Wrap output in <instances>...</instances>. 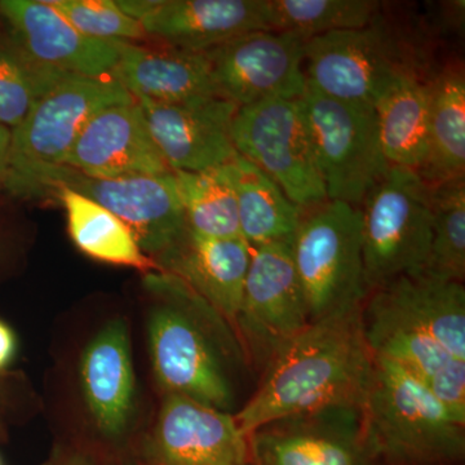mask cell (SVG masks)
Segmentation results:
<instances>
[{
  "mask_svg": "<svg viewBox=\"0 0 465 465\" xmlns=\"http://www.w3.org/2000/svg\"><path fill=\"white\" fill-rule=\"evenodd\" d=\"M362 308L309 323L269 363L258 391L234 412L247 439L262 425L289 416L326 407L362 409L375 365Z\"/></svg>",
  "mask_w": 465,
  "mask_h": 465,
  "instance_id": "1",
  "label": "cell"
},
{
  "mask_svg": "<svg viewBox=\"0 0 465 465\" xmlns=\"http://www.w3.org/2000/svg\"><path fill=\"white\" fill-rule=\"evenodd\" d=\"M143 287L154 298L148 344L161 390L232 412L235 397L226 358L242 349L235 347L240 341L232 327L173 274L149 272Z\"/></svg>",
  "mask_w": 465,
  "mask_h": 465,
  "instance_id": "2",
  "label": "cell"
},
{
  "mask_svg": "<svg viewBox=\"0 0 465 465\" xmlns=\"http://www.w3.org/2000/svg\"><path fill=\"white\" fill-rule=\"evenodd\" d=\"M363 434L382 465H452L465 454V419L391 361L374 358Z\"/></svg>",
  "mask_w": 465,
  "mask_h": 465,
  "instance_id": "3",
  "label": "cell"
},
{
  "mask_svg": "<svg viewBox=\"0 0 465 465\" xmlns=\"http://www.w3.org/2000/svg\"><path fill=\"white\" fill-rule=\"evenodd\" d=\"M307 84L335 99L374 106L406 78H430L418 38L384 15L365 27L314 36L305 42Z\"/></svg>",
  "mask_w": 465,
  "mask_h": 465,
  "instance_id": "4",
  "label": "cell"
},
{
  "mask_svg": "<svg viewBox=\"0 0 465 465\" xmlns=\"http://www.w3.org/2000/svg\"><path fill=\"white\" fill-rule=\"evenodd\" d=\"M291 249L311 323L363 307L369 291L360 207L327 201L302 213Z\"/></svg>",
  "mask_w": 465,
  "mask_h": 465,
  "instance_id": "5",
  "label": "cell"
},
{
  "mask_svg": "<svg viewBox=\"0 0 465 465\" xmlns=\"http://www.w3.org/2000/svg\"><path fill=\"white\" fill-rule=\"evenodd\" d=\"M134 101L115 76H66L36 101L24 121L11 130L5 191L23 198L34 180L64 166L92 116L109 106Z\"/></svg>",
  "mask_w": 465,
  "mask_h": 465,
  "instance_id": "6",
  "label": "cell"
},
{
  "mask_svg": "<svg viewBox=\"0 0 465 465\" xmlns=\"http://www.w3.org/2000/svg\"><path fill=\"white\" fill-rule=\"evenodd\" d=\"M367 291L421 273L433 237L430 186L409 168L391 166L361 204Z\"/></svg>",
  "mask_w": 465,
  "mask_h": 465,
  "instance_id": "7",
  "label": "cell"
},
{
  "mask_svg": "<svg viewBox=\"0 0 465 465\" xmlns=\"http://www.w3.org/2000/svg\"><path fill=\"white\" fill-rule=\"evenodd\" d=\"M300 104L327 198L361 207L391 167L374 106L335 99L308 84Z\"/></svg>",
  "mask_w": 465,
  "mask_h": 465,
  "instance_id": "8",
  "label": "cell"
},
{
  "mask_svg": "<svg viewBox=\"0 0 465 465\" xmlns=\"http://www.w3.org/2000/svg\"><path fill=\"white\" fill-rule=\"evenodd\" d=\"M232 139L238 154L268 174L302 213L329 201L300 99L241 106Z\"/></svg>",
  "mask_w": 465,
  "mask_h": 465,
  "instance_id": "9",
  "label": "cell"
},
{
  "mask_svg": "<svg viewBox=\"0 0 465 465\" xmlns=\"http://www.w3.org/2000/svg\"><path fill=\"white\" fill-rule=\"evenodd\" d=\"M57 188L79 193L106 208L127 225L140 249L153 260L188 229L173 173L97 179L60 166L34 180L23 198L45 197Z\"/></svg>",
  "mask_w": 465,
  "mask_h": 465,
  "instance_id": "10",
  "label": "cell"
},
{
  "mask_svg": "<svg viewBox=\"0 0 465 465\" xmlns=\"http://www.w3.org/2000/svg\"><path fill=\"white\" fill-rule=\"evenodd\" d=\"M309 323L291 243L252 249L234 323L242 351L265 370Z\"/></svg>",
  "mask_w": 465,
  "mask_h": 465,
  "instance_id": "11",
  "label": "cell"
},
{
  "mask_svg": "<svg viewBox=\"0 0 465 465\" xmlns=\"http://www.w3.org/2000/svg\"><path fill=\"white\" fill-rule=\"evenodd\" d=\"M305 42L293 33L262 30L206 51L217 94L240 108L300 99L307 90Z\"/></svg>",
  "mask_w": 465,
  "mask_h": 465,
  "instance_id": "12",
  "label": "cell"
},
{
  "mask_svg": "<svg viewBox=\"0 0 465 465\" xmlns=\"http://www.w3.org/2000/svg\"><path fill=\"white\" fill-rule=\"evenodd\" d=\"M253 465H382L370 451L360 407H326L262 425L249 436Z\"/></svg>",
  "mask_w": 465,
  "mask_h": 465,
  "instance_id": "13",
  "label": "cell"
},
{
  "mask_svg": "<svg viewBox=\"0 0 465 465\" xmlns=\"http://www.w3.org/2000/svg\"><path fill=\"white\" fill-rule=\"evenodd\" d=\"M152 465H247L249 439L234 412L164 394L146 442Z\"/></svg>",
  "mask_w": 465,
  "mask_h": 465,
  "instance_id": "14",
  "label": "cell"
},
{
  "mask_svg": "<svg viewBox=\"0 0 465 465\" xmlns=\"http://www.w3.org/2000/svg\"><path fill=\"white\" fill-rule=\"evenodd\" d=\"M171 171L203 173L238 154L232 125L240 106L220 96L176 104L136 100Z\"/></svg>",
  "mask_w": 465,
  "mask_h": 465,
  "instance_id": "15",
  "label": "cell"
},
{
  "mask_svg": "<svg viewBox=\"0 0 465 465\" xmlns=\"http://www.w3.org/2000/svg\"><path fill=\"white\" fill-rule=\"evenodd\" d=\"M0 18L43 65L70 75L115 76L119 56L114 41L84 35L47 0H0Z\"/></svg>",
  "mask_w": 465,
  "mask_h": 465,
  "instance_id": "16",
  "label": "cell"
},
{
  "mask_svg": "<svg viewBox=\"0 0 465 465\" xmlns=\"http://www.w3.org/2000/svg\"><path fill=\"white\" fill-rule=\"evenodd\" d=\"M64 166L97 179L173 173L137 101L109 106L92 116Z\"/></svg>",
  "mask_w": 465,
  "mask_h": 465,
  "instance_id": "17",
  "label": "cell"
},
{
  "mask_svg": "<svg viewBox=\"0 0 465 465\" xmlns=\"http://www.w3.org/2000/svg\"><path fill=\"white\" fill-rule=\"evenodd\" d=\"M139 23L148 39L193 52L273 30L269 0H154Z\"/></svg>",
  "mask_w": 465,
  "mask_h": 465,
  "instance_id": "18",
  "label": "cell"
},
{
  "mask_svg": "<svg viewBox=\"0 0 465 465\" xmlns=\"http://www.w3.org/2000/svg\"><path fill=\"white\" fill-rule=\"evenodd\" d=\"M362 311L430 336L465 362L464 283L425 272L403 275L370 292Z\"/></svg>",
  "mask_w": 465,
  "mask_h": 465,
  "instance_id": "19",
  "label": "cell"
},
{
  "mask_svg": "<svg viewBox=\"0 0 465 465\" xmlns=\"http://www.w3.org/2000/svg\"><path fill=\"white\" fill-rule=\"evenodd\" d=\"M128 324L109 321L79 361V382L88 414L106 439L124 436L136 411V375Z\"/></svg>",
  "mask_w": 465,
  "mask_h": 465,
  "instance_id": "20",
  "label": "cell"
},
{
  "mask_svg": "<svg viewBox=\"0 0 465 465\" xmlns=\"http://www.w3.org/2000/svg\"><path fill=\"white\" fill-rule=\"evenodd\" d=\"M251 252L252 249L243 238L202 237L188 228L154 262L159 271L182 280L215 309L234 331Z\"/></svg>",
  "mask_w": 465,
  "mask_h": 465,
  "instance_id": "21",
  "label": "cell"
},
{
  "mask_svg": "<svg viewBox=\"0 0 465 465\" xmlns=\"http://www.w3.org/2000/svg\"><path fill=\"white\" fill-rule=\"evenodd\" d=\"M115 76L134 100L176 104L219 96L206 52L114 41Z\"/></svg>",
  "mask_w": 465,
  "mask_h": 465,
  "instance_id": "22",
  "label": "cell"
},
{
  "mask_svg": "<svg viewBox=\"0 0 465 465\" xmlns=\"http://www.w3.org/2000/svg\"><path fill=\"white\" fill-rule=\"evenodd\" d=\"M362 321L374 358L399 365L465 419V362L452 357L430 336L388 318L362 311Z\"/></svg>",
  "mask_w": 465,
  "mask_h": 465,
  "instance_id": "23",
  "label": "cell"
},
{
  "mask_svg": "<svg viewBox=\"0 0 465 465\" xmlns=\"http://www.w3.org/2000/svg\"><path fill=\"white\" fill-rule=\"evenodd\" d=\"M222 167L234 191L242 238L251 249L292 243L302 211L286 197L282 189L240 154Z\"/></svg>",
  "mask_w": 465,
  "mask_h": 465,
  "instance_id": "24",
  "label": "cell"
},
{
  "mask_svg": "<svg viewBox=\"0 0 465 465\" xmlns=\"http://www.w3.org/2000/svg\"><path fill=\"white\" fill-rule=\"evenodd\" d=\"M430 121L427 157L418 171L428 185L464 177L465 76L463 65L449 64L428 79Z\"/></svg>",
  "mask_w": 465,
  "mask_h": 465,
  "instance_id": "25",
  "label": "cell"
},
{
  "mask_svg": "<svg viewBox=\"0 0 465 465\" xmlns=\"http://www.w3.org/2000/svg\"><path fill=\"white\" fill-rule=\"evenodd\" d=\"M48 195H56L63 203L70 238L88 258L143 274L159 271L154 260L140 249L133 232L106 208L67 188L54 189Z\"/></svg>",
  "mask_w": 465,
  "mask_h": 465,
  "instance_id": "26",
  "label": "cell"
},
{
  "mask_svg": "<svg viewBox=\"0 0 465 465\" xmlns=\"http://www.w3.org/2000/svg\"><path fill=\"white\" fill-rule=\"evenodd\" d=\"M428 79H403L374 105L382 153L391 166L418 173L424 164L430 121Z\"/></svg>",
  "mask_w": 465,
  "mask_h": 465,
  "instance_id": "27",
  "label": "cell"
},
{
  "mask_svg": "<svg viewBox=\"0 0 465 465\" xmlns=\"http://www.w3.org/2000/svg\"><path fill=\"white\" fill-rule=\"evenodd\" d=\"M69 75L30 56L0 18V124L14 130L36 101Z\"/></svg>",
  "mask_w": 465,
  "mask_h": 465,
  "instance_id": "28",
  "label": "cell"
},
{
  "mask_svg": "<svg viewBox=\"0 0 465 465\" xmlns=\"http://www.w3.org/2000/svg\"><path fill=\"white\" fill-rule=\"evenodd\" d=\"M173 173L191 231L219 240L242 238L237 201L223 167L203 173Z\"/></svg>",
  "mask_w": 465,
  "mask_h": 465,
  "instance_id": "29",
  "label": "cell"
},
{
  "mask_svg": "<svg viewBox=\"0 0 465 465\" xmlns=\"http://www.w3.org/2000/svg\"><path fill=\"white\" fill-rule=\"evenodd\" d=\"M272 29L305 41L324 34L365 27L381 12L376 0H269Z\"/></svg>",
  "mask_w": 465,
  "mask_h": 465,
  "instance_id": "30",
  "label": "cell"
},
{
  "mask_svg": "<svg viewBox=\"0 0 465 465\" xmlns=\"http://www.w3.org/2000/svg\"><path fill=\"white\" fill-rule=\"evenodd\" d=\"M430 186L433 237L425 273L463 283L465 277L464 177Z\"/></svg>",
  "mask_w": 465,
  "mask_h": 465,
  "instance_id": "31",
  "label": "cell"
},
{
  "mask_svg": "<svg viewBox=\"0 0 465 465\" xmlns=\"http://www.w3.org/2000/svg\"><path fill=\"white\" fill-rule=\"evenodd\" d=\"M48 3L90 38L105 42H148L142 24L124 14L115 0H51Z\"/></svg>",
  "mask_w": 465,
  "mask_h": 465,
  "instance_id": "32",
  "label": "cell"
},
{
  "mask_svg": "<svg viewBox=\"0 0 465 465\" xmlns=\"http://www.w3.org/2000/svg\"><path fill=\"white\" fill-rule=\"evenodd\" d=\"M17 351V339L14 330L5 321L0 320V372L5 371Z\"/></svg>",
  "mask_w": 465,
  "mask_h": 465,
  "instance_id": "33",
  "label": "cell"
},
{
  "mask_svg": "<svg viewBox=\"0 0 465 465\" xmlns=\"http://www.w3.org/2000/svg\"><path fill=\"white\" fill-rule=\"evenodd\" d=\"M48 465H106L88 450H65L54 457Z\"/></svg>",
  "mask_w": 465,
  "mask_h": 465,
  "instance_id": "34",
  "label": "cell"
},
{
  "mask_svg": "<svg viewBox=\"0 0 465 465\" xmlns=\"http://www.w3.org/2000/svg\"><path fill=\"white\" fill-rule=\"evenodd\" d=\"M9 150H11V130L0 124V191L5 189L7 179Z\"/></svg>",
  "mask_w": 465,
  "mask_h": 465,
  "instance_id": "35",
  "label": "cell"
},
{
  "mask_svg": "<svg viewBox=\"0 0 465 465\" xmlns=\"http://www.w3.org/2000/svg\"><path fill=\"white\" fill-rule=\"evenodd\" d=\"M247 465H253V464H252V463H251V461H250V463H249V464H247Z\"/></svg>",
  "mask_w": 465,
  "mask_h": 465,
  "instance_id": "36",
  "label": "cell"
}]
</instances>
